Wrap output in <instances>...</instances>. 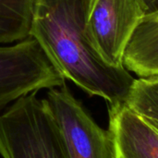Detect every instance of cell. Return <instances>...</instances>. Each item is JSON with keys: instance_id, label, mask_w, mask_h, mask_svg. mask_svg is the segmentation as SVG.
<instances>
[{"instance_id": "1", "label": "cell", "mask_w": 158, "mask_h": 158, "mask_svg": "<svg viewBox=\"0 0 158 158\" xmlns=\"http://www.w3.org/2000/svg\"><path fill=\"white\" fill-rule=\"evenodd\" d=\"M90 0H33L29 37L65 80L108 106L124 104L134 78L107 63L88 31Z\"/></svg>"}, {"instance_id": "2", "label": "cell", "mask_w": 158, "mask_h": 158, "mask_svg": "<svg viewBox=\"0 0 158 158\" xmlns=\"http://www.w3.org/2000/svg\"><path fill=\"white\" fill-rule=\"evenodd\" d=\"M2 158H67L44 99L32 93L13 102L0 115Z\"/></svg>"}, {"instance_id": "3", "label": "cell", "mask_w": 158, "mask_h": 158, "mask_svg": "<svg viewBox=\"0 0 158 158\" xmlns=\"http://www.w3.org/2000/svg\"><path fill=\"white\" fill-rule=\"evenodd\" d=\"M57 129L67 158H113L108 131L102 129L66 83L44 98Z\"/></svg>"}, {"instance_id": "4", "label": "cell", "mask_w": 158, "mask_h": 158, "mask_svg": "<svg viewBox=\"0 0 158 158\" xmlns=\"http://www.w3.org/2000/svg\"><path fill=\"white\" fill-rule=\"evenodd\" d=\"M65 81L34 39L0 44V109L27 94L59 87Z\"/></svg>"}, {"instance_id": "5", "label": "cell", "mask_w": 158, "mask_h": 158, "mask_svg": "<svg viewBox=\"0 0 158 158\" xmlns=\"http://www.w3.org/2000/svg\"><path fill=\"white\" fill-rule=\"evenodd\" d=\"M144 15L140 0H90L88 31L107 63L123 67L126 47Z\"/></svg>"}, {"instance_id": "6", "label": "cell", "mask_w": 158, "mask_h": 158, "mask_svg": "<svg viewBox=\"0 0 158 158\" xmlns=\"http://www.w3.org/2000/svg\"><path fill=\"white\" fill-rule=\"evenodd\" d=\"M113 158H158V131L124 104L108 106Z\"/></svg>"}, {"instance_id": "7", "label": "cell", "mask_w": 158, "mask_h": 158, "mask_svg": "<svg viewBox=\"0 0 158 158\" xmlns=\"http://www.w3.org/2000/svg\"><path fill=\"white\" fill-rule=\"evenodd\" d=\"M123 67L139 78L158 77V11L141 19L126 47Z\"/></svg>"}, {"instance_id": "8", "label": "cell", "mask_w": 158, "mask_h": 158, "mask_svg": "<svg viewBox=\"0 0 158 158\" xmlns=\"http://www.w3.org/2000/svg\"><path fill=\"white\" fill-rule=\"evenodd\" d=\"M33 0H0V44L29 37Z\"/></svg>"}, {"instance_id": "9", "label": "cell", "mask_w": 158, "mask_h": 158, "mask_svg": "<svg viewBox=\"0 0 158 158\" xmlns=\"http://www.w3.org/2000/svg\"><path fill=\"white\" fill-rule=\"evenodd\" d=\"M125 104L145 120L158 124V77L135 79Z\"/></svg>"}, {"instance_id": "10", "label": "cell", "mask_w": 158, "mask_h": 158, "mask_svg": "<svg viewBox=\"0 0 158 158\" xmlns=\"http://www.w3.org/2000/svg\"><path fill=\"white\" fill-rule=\"evenodd\" d=\"M144 14L154 13L158 11V0H140Z\"/></svg>"}, {"instance_id": "11", "label": "cell", "mask_w": 158, "mask_h": 158, "mask_svg": "<svg viewBox=\"0 0 158 158\" xmlns=\"http://www.w3.org/2000/svg\"><path fill=\"white\" fill-rule=\"evenodd\" d=\"M146 121H147V120H146ZM148 122H149V121H148ZM149 123H150V124H151V125H152V126H153V127L158 131V124H156V123H153V122H149Z\"/></svg>"}]
</instances>
